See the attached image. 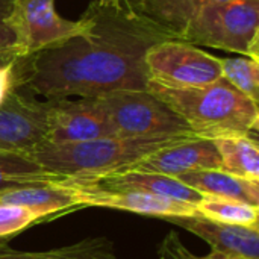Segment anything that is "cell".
Wrapping results in <instances>:
<instances>
[{"instance_id": "obj_1", "label": "cell", "mask_w": 259, "mask_h": 259, "mask_svg": "<svg viewBox=\"0 0 259 259\" xmlns=\"http://www.w3.org/2000/svg\"><path fill=\"white\" fill-rule=\"evenodd\" d=\"M85 35L15 58V90L39 102L147 90L146 50L165 38L137 20L123 0H96Z\"/></svg>"}, {"instance_id": "obj_2", "label": "cell", "mask_w": 259, "mask_h": 259, "mask_svg": "<svg viewBox=\"0 0 259 259\" xmlns=\"http://www.w3.org/2000/svg\"><path fill=\"white\" fill-rule=\"evenodd\" d=\"M147 91L175 111L197 137L212 140L231 134L258 132V103L223 77L208 85L187 88L147 82Z\"/></svg>"}, {"instance_id": "obj_3", "label": "cell", "mask_w": 259, "mask_h": 259, "mask_svg": "<svg viewBox=\"0 0 259 259\" xmlns=\"http://www.w3.org/2000/svg\"><path fill=\"white\" fill-rule=\"evenodd\" d=\"M185 135L171 137H108L85 143H41L30 155L47 171L61 179H94L124 171L153 152L167 147Z\"/></svg>"}, {"instance_id": "obj_4", "label": "cell", "mask_w": 259, "mask_h": 259, "mask_svg": "<svg viewBox=\"0 0 259 259\" xmlns=\"http://www.w3.org/2000/svg\"><path fill=\"white\" fill-rule=\"evenodd\" d=\"M179 39L259 61V0L211 3L191 18Z\"/></svg>"}, {"instance_id": "obj_5", "label": "cell", "mask_w": 259, "mask_h": 259, "mask_svg": "<svg viewBox=\"0 0 259 259\" xmlns=\"http://www.w3.org/2000/svg\"><path fill=\"white\" fill-rule=\"evenodd\" d=\"M117 137H197L161 99L147 90H120L97 97Z\"/></svg>"}, {"instance_id": "obj_6", "label": "cell", "mask_w": 259, "mask_h": 259, "mask_svg": "<svg viewBox=\"0 0 259 259\" xmlns=\"http://www.w3.org/2000/svg\"><path fill=\"white\" fill-rule=\"evenodd\" d=\"M6 21L17 36V58L85 35L93 29V21L85 15L76 21L62 18L55 0H12Z\"/></svg>"}, {"instance_id": "obj_7", "label": "cell", "mask_w": 259, "mask_h": 259, "mask_svg": "<svg viewBox=\"0 0 259 259\" xmlns=\"http://www.w3.org/2000/svg\"><path fill=\"white\" fill-rule=\"evenodd\" d=\"M144 65L149 82L168 87H202L222 79L220 61L181 39H164L146 50Z\"/></svg>"}, {"instance_id": "obj_8", "label": "cell", "mask_w": 259, "mask_h": 259, "mask_svg": "<svg viewBox=\"0 0 259 259\" xmlns=\"http://www.w3.org/2000/svg\"><path fill=\"white\" fill-rule=\"evenodd\" d=\"M46 103L47 131L42 143L73 144L115 137L97 97H68Z\"/></svg>"}, {"instance_id": "obj_9", "label": "cell", "mask_w": 259, "mask_h": 259, "mask_svg": "<svg viewBox=\"0 0 259 259\" xmlns=\"http://www.w3.org/2000/svg\"><path fill=\"white\" fill-rule=\"evenodd\" d=\"M47 103L14 90L0 105V152L29 153L46 138Z\"/></svg>"}, {"instance_id": "obj_10", "label": "cell", "mask_w": 259, "mask_h": 259, "mask_svg": "<svg viewBox=\"0 0 259 259\" xmlns=\"http://www.w3.org/2000/svg\"><path fill=\"white\" fill-rule=\"evenodd\" d=\"M64 184V182H62ZM67 185V184H65ZM79 205L83 206H102L126 212H134L149 217H179V215H196L197 206L181 200L168 199L164 196L141 193V191H109L91 187H73Z\"/></svg>"}, {"instance_id": "obj_11", "label": "cell", "mask_w": 259, "mask_h": 259, "mask_svg": "<svg viewBox=\"0 0 259 259\" xmlns=\"http://www.w3.org/2000/svg\"><path fill=\"white\" fill-rule=\"evenodd\" d=\"M209 168H222V159L212 140L191 137L153 152L127 170L178 178L188 171Z\"/></svg>"}, {"instance_id": "obj_12", "label": "cell", "mask_w": 259, "mask_h": 259, "mask_svg": "<svg viewBox=\"0 0 259 259\" xmlns=\"http://www.w3.org/2000/svg\"><path fill=\"white\" fill-rule=\"evenodd\" d=\"M62 182L73 187H91V188H100L109 191H124V190L141 191V193L181 200L196 206L203 197L202 194H199L191 187L185 185L176 178L159 175V173L137 171V170H124L94 179H65Z\"/></svg>"}, {"instance_id": "obj_13", "label": "cell", "mask_w": 259, "mask_h": 259, "mask_svg": "<svg viewBox=\"0 0 259 259\" xmlns=\"http://www.w3.org/2000/svg\"><path fill=\"white\" fill-rule=\"evenodd\" d=\"M164 220L202 238L212 250L259 259V228L215 223L200 214L165 217Z\"/></svg>"}, {"instance_id": "obj_14", "label": "cell", "mask_w": 259, "mask_h": 259, "mask_svg": "<svg viewBox=\"0 0 259 259\" xmlns=\"http://www.w3.org/2000/svg\"><path fill=\"white\" fill-rule=\"evenodd\" d=\"M129 12L143 24L164 36L179 39L191 18L205 6L225 0H123Z\"/></svg>"}, {"instance_id": "obj_15", "label": "cell", "mask_w": 259, "mask_h": 259, "mask_svg": "<svg viewBox=\"0 0 259 259\" xmlns=\"http://www.w3.org/2000/svg\"><path fill=\"white\" fill-rule=\"evenodd\" d=\"M176 179L191 187L202 196L232 199L259 206V181L243 179L222 168L188 171Z\"/></svg>"}, {"instance_id": "obj_16", "label": "cell", "mask_w": 259, "mask_h": 259, "mask_svg": "<svg viewBox=\"0 0 259 259\" xmlns=\"http://www.w3.org/2000/svg\"><path fill=\"white\" fill-rule=\"evenodd\" d=\"M0 203L24 206L41 219L52 217L58 212H67L82 208L71 187L61 182L29 185L17 190L0 193Z\"/></svg>"}, {"instance_id": "obj_17", "label": "cell", "mask_w": 259, "mask_h": 259, "mask_svg": "<svg viewBox=\"0 0 259 259\" xmlns=\"http://www.w3.org/2000/svg\"><path fill=\"white\" fill-rule=\"evenodd\" d=\"M222 159V170L249 181H259V149L256 135L231 134L212 138Z\"/></svg>"}, {"instance_id": "obj_18", "label": "cell", "mask_w": 259, "mask_h": 259, "mask_svg": "<svg viewBox=\"0 0 259 259\" xmlns=\"http://www.w3.org/2000/svg\"><path fill=\"white\" fill-rule=\"evenodd\" d=\"M61 181L64 179L47 171L27 153L0 152V193Z\"/></svg>"}, {"instance_id": "obj_19", "label": "cell", "mask_w": 259, "mask_h": 259, "mask_svg": "<svg viewBox=\"0 0 259 259\" xmlns=\"http://www.w3.org/2000/svg\"><path fill=\"white\" fill-rule=\"evenodd\" d=\"M0 259H117L112 243L105 237L85 238L74 244L44 252H15L0 247Z\"/></svg>"}, {"instance_id": "obj_20", "label": "cell", "mask_w": 259, "mask_h": 259, "mask_svg": "<svg viewBox=\"0 0 259 259\" xmlns=\"http://www.w3.org/2000/svg\"><path fill=\"white\" fill-rule=\"evenodd\" d=\"M197 212L215 223L259 228V206H253L240 200L203 196L197 203Z\"/></svg>"}, {"instance_id": "obj_21", "label": "cell", "mask_w": 259, "mask_h": 259, "mask_svg": "<svg viewBox=\"0 0 259 259\" xmlns=\"http://www.w3.org/2000/svg\"><path fill=\"white\" fill-rule=\"evenodd\" d=\"M222 77L235 90L258 103L259 99V61L249 56L219 58Z\"/></svg>"}, {"instance_id": "obj_22", "label": "cell", "mask_w": 259, "mask_h": 259, "mask_svg": "<svg viewBox=\"0 0 259 259\" xmlns=\"http://www.w3.org/2000/svg\"><path fill=\"white\" fill-rule=\"evenodd\" d=\"M39 220L44 219L24 206L0 203V240H9Z\"/></svg>"}, {"instance_id": "obj_23", "label": "cell", "mask_w": 259, "mask_h": 259, "mask_svg": "<svg viewBox=\"0 0 259 259\" xmlns=\"http://www.w3.org/2000/svg\"><path fill=\"white\" fill-rule=\"evenodd\" d=\"M12 0H0V55H12L17 58V36L6 21Z\"/></svg>"}, {"instance_id": "obj_24", "label": "cell", "mask_w": 259, "mask_h": 259, "mask_svg": "<svg viewBox=\"0 0 259 259\" xmlns=\"http://www.w3.org/2000/svg\"><path fill=\"white\" fill-rule=\"evenodd\" d=\"M14 59L0 65V105L8 99V96L15 90V68Z\"/></svg>"}, {"instance_id": "obj_25", "label": "cell", "mask_w": 259, "mask_h": 259, "mask_svg": "<svg viewBox=\"0 0 259 259\" xmlns=\"http://www.w3.org/2000/svg\"><path fill=\"white\" fill-rule=\"evenodd\" d=\"M176 252H178L179 259H249L244 256H238V255H232V253H226V252H219V250H212L211 253H208L205 256H196L182 244V241L179 238L176 241Z\"/></svg>"}, {"instance_id": "obj_26", "label": "cell", "mask_w": 259, "mask_h": 259, "mask_svg": "<svg viewBox=\"0 0 259 259\" xmlns=\"http://www.w3.org/2000/svg\"><path fill=\"white\" fill-rule=\"evenodd\" d=\"M178 234L170 232L167 238L164 240L161 249H159V259H179L176 252V241H178Z\"/></svg>"}, {"instance_id": "obj_27", "label": "cell", "mask_w": 259, "mask_h": 259, "mask_svg": "<svg viewBox=\"0 0 259 259\" xmlns=\"http://www.w3.org/2000/svg\"><path fill=\"white\" fill-rule=\"evenodd\" d=\"M15 56L12 55H0V65H5L6 62H9L11 59H14Z\"/></svg>"}, {"instance_id": "obj_28", "label": "cell", "mask_w": 259, "mask_h": 259, "mask_svg": "<svg viewBox=\"0 0 259 259\" xmlns=\"http://www.w3.org/2000/svg\"><path fill=\"white\" fill-rule=\"evenodd\" d=\"M6 246V240H0V247H5Z\"/></svg>"}]
</instances>
